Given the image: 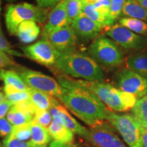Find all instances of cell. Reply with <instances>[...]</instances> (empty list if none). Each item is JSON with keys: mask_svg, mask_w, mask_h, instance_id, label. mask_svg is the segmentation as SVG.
I'll use <instances>...</instances> for the list:
<instances>
[{"mask_svg": "<svg viewBox=\"0 0 147 147\" xmlns=\"http://www.w3.org/2000/svg\"><path fill=\"white\" fill-rule=\"evenodd\" d=\"M57 79L63 87V93L59 100L73 115L90 128L107 121L109 109L94 93L63 74L59 75Z\"/></svg>", "mask_w": 147, "mask_h": 147, "instance_id": "1", "label": "cell"}, {"mask_svg": "<svg viewBox=\"0 0 147 147\" xmlns=\"http://www.w3.org/2000/svg\"><path fill=\"white\" fill-rule=\"evenodd\" d=\"M54 66L61 73L73 78L99 82L105 78L102 67L91 57L82 53H62Z\"/></svg>", "mask_w": 147, "mask_h": 147, "instance_id": "2", "label": "cell"}, {"mask_svg": "<svg viewBox=\"0 0 147 147\" xmlns=\"http://www.w3.org/2000/svg\"><path fill=\"white\" fill-rule=\"evenodd\" d=\"M74 81L94 93L111 111L128 112L132 110L137 102L138 99L134 95L121 91L110 84L84 80H74Z\"/></svg>", "mask_w": 147, "mask_h": 147, "instance_id": "3", "label": "cell"}, {"mask_svg": "<svg viewBox=\"0 0 147 147\" xmlns=\"http://www.w3.org/2000/svg\"><path fill=\"white\" fill-rule=\"evenodd\" d=\"M89 56L106 69L118 67L124 61V55L119 46L110 38L97 36L88 49Z\"/></svg>", "mask_w": 147, "mask_h": 147, "instance_id": "4", "label": "cell"}, {"mask_svg": "<svg viewBox=\"0 0 147 147\" xmlns=\"http://www.w3.org/2000/svg\"><path fill=\"white\" fill-rule=\"evenodd\" d=\"M47 18L45 9L25 2L8 5L5 14L7 29L12 36H16L18 27L23 22L33 21L42 23Z\"/></svg>", "mask_w": 147, "mask_h": 147, "instance_id": "5", "label": "cell"}, {"mask_svg": "<svg viewBox=\"0 0 147 147\" xmlns=\"http://www.w3.org/2000/svg\"><path fill=\"white\" fill-rule=\"evenodd\" d=\"M106 121L121 134L129 147H142V127L131 114L108 110Z\"/></svg>", "mask_w": 147, "mask_h": 147, "instance_id": "6", "label": "cell"}, {"mask_svg": "<svg viewBox=\"0 0 147 147\" xmlns=\"http://www.w3.org/2000/svg\"><path fill=\"white\" fill-rule=\"evenodd\" d=\"M18 69L19 76L30 89L44 92L58 100L61 97L63 87L52 77L26 68Z\"/></svg>", "mask_w": 147, "mask_h": 147, "instance_id": "7", "label": "cell"}, {"mask_svg": "<svg viewBox=\"0 0 147 147\" xmlns=\"http://www.w3.org/2000/svg\"><path fill=\"white\" fill-rule=\"evenodd\" d=\"M106 35L119 47L128 51H142L147 42L146 37L132 32L119 23L107 27Z\"/></svg>", "mask_w": 147, "mask_h": 147, "instance_id": "8", "label": "cell"}, {"mask_svg": "<svg viewBox=\"0 0 147 147\" xmlns=\"http://www.w3.org/2000/svg\"><path fill=\"white\" fill-rule=\"evenodd\" d=\"M115 81L118 89L131 93L137 99L142 98L147 95V78L127 67L117 72Z\"/></svg>", "mask_w": 147, "mask_h": 147, "instance_id": "9", "label": "cell"}, {"mask_svg": "<svg viewBox=\"0 0 147 147\" xmlns=\"http://www.w3.org/2000/svg\"><path fill=\"white\" fill-rule=\"evenodd\" d=\"M21 50L27 58L47 67L55 65L62 54L44 38L34 45L21 48Z\"/></svg>", "mask_w": 147, "mask_h": 147, "instance_id": "10", "label": "cell"}, {"mask_svg": "<svg viewBox=\"0 0 147 147\" xmlns=\"http://www.w3.org/2000/svg\"><path fill=\"white\" fill-rule=\"evenodd\" d=\"M88 141L94 147H128L114 131L108 121L89 129Z\"/></svg>", "mask_w": 147, "mask_h": 147, "instance_id": "11", "label": "cell"}, {"mask_svg": "<svg viewBox=\"0 0 147 147\" xmlns=\"http://www.w3.org/2000/svg\"><path fill=\"white\" fill-rule=\"evenodd\" d=\"M44 39L47 40L61 53L74 52L78 45V37L71 25L51 33Z\"/></svg>", "mask_w": 147, "mask_h": 147, "instance_id": "12", "label": "cell"}, {"mask_svg": "<svg viewBox=\"0 0 147 147\" xmlns=\"http://www.w3.org/2000/svg\"><path fill=\"white\" fill-rule=\"evenodd\" d=\"M49 112L54 120L69 129L73 133L87 140L89 136V130L79 123L69 113L65 106L59 104L49 110Z\"/></svg>", "mask_w": 147, "mask_h": 147, "instance_id": "13", "label": "cell"}, {"mask_svg": "<svg viewBox=\"0 0 147 147\" xmlns=\"http://www.w3.org/2000/svg\"><path fill=\"white\" fill-rule=\"evenodd\" d=\"M70 25L78 38L87 41L95 40L104 29L102 26L87 17L83 12Z\"/></svg>", "mask_w": 147, "mask_h": 147, "instance_id": "14", "label": "cell"}, {"mask_svg": "<svg viewBox=\"0 0 147 147\" xmlns=\"http://www.w3.org/2000/svg\"><path fill=\"white\" fill-rule=\"evenodd\" d=\"M69 25L66 11V0H63L55 5L51 11L47 18V22L42 31L43 38L55 31L58 30Z\"/></svg>", "mask_w": 147, "mask_h": 147, "instance_id": "15", "label": "cell"}, {"mask_svg": "<svg viewBox=\"0 0 147 147\" xmlns=\"http://www.w3.org/2000/svg\"><path fill=\"white\" fill-rule=\"evenodd\" d=\"M30 100L37 108L40 110H49L60 103L56 97L44 92L29 89Z\"/></svg>", "mask_w": 147, "mask_h": 147, "instance_id": "16", "label": "cell"}, {"mask_svg": "<svg viewBox=\"0 0 147 147\" xmlns=\"http://www.w3.org/2000/svg\"><path fill=\"white\" fill-rule=\"evenodd\" d=\"M40 33V27L36 22L27 21L20 24L18 27L16 36L23 43L28 44L35 41L39 36Z\"/></svg>", "mask_w": 147, "mask_h": 147, "instance_id": "17", "label": "cell"}, {"mask_svg": "<svg viewBox=\"0 0 147 147\" xmlns=\"http://www.w3.org/2000/svg\"><path fill=\"white\" fill-rule=\"evenodd\" d=\"M48 131L51 138L55 141L63 143L68 146L74 142L73 132L54 119L48 127Z\"/></svg>", "mask_w": 147, "mask_h": 147, "instance_id": "18", "label": "cell"}, {"mask_svg": "<svg viewBox=\"0 0 147 147\" xmlns=\"http://www.w3.org/2000/svg\"><path fill=\"white\" fill-rule=\"evenodd\" d=\"M125 63L126 67L147 78V54L144 51L128 56Z\"/></svg>", "mask_w": 147, "mask_h": 147, "instance_id": "19", "label": "cell"}, {"mask_svg": "<svg viewBox=\"0 0 147 147\" xmlns=\"http://www.w3.org/2000/svg\"><path fill=\"white\" fill-rule=\"evenodd\" d=\"M122 14L125 17L136 18L147 23V9L140 4L136 0H127Z\"/></svg>", "mask_w": 147, "mask_h": 147, "instance_id": "20", "label": "cell"}, {"mask_svg": "<svg viewBox=\"0 0 147 147\" xmlns=\"http://www.w3.org/2000/svg\"><path fill=\"white\" fill-rule=\"evenodd\" d=\"M0 80L4 82L5 85L11 86L20 91H29L30 89L16 71L0 68Z\"/></svg>", "mask_w": 147, "mask_h": 147, "instance_id": "21", "label": "cell"}, {"mask_svg": "<svg viewBox=\"0 0 147 147\" xmlns=\"http://www.w3.org/2000/svg\"><path fill=\"white\" fill-rule=\"evenodd\" d=\"M32 137L30 142L33 145H47L51 141L48 129L32 120L30 122Z\"/></svg>", "mask_w": 147, "mask_h": 147, "instance_id": "22", "label": "cell"}, {"mask_svg": "<svg viewBox=\"0 0 147 147\" xmlns=\"http://www.w3.org/2000/svg\"><path fill=\"white\" fill-rule=\"evenodd\" d=\"M131 115L142 127L147 129V95L138 99L131 110Z\"/></svg>", "mask_w": 147, "mask_h": 147, "instance_id": "23", "label": "cell"}, {"mask_svg": "<svg viewBox=\"0 0 147 147\" xmlns=\"http://www.w3.org/2000/svg\"><path fill=\"white\" fill-rule=\"evenodd\" d=\"M119 24L129 29L132 32L147 38V23L129 17H123L119 20Z\"/></svg>", "mask_w": 147, "mask_h": 147, "instance_id": "24", "label": "cell"}, {"mask_svg": "<svg viewBox=\"0 0 147 147\" xmlns=\"http://www.w3.org/2000/svg\"><path fill=\"white\" fill-rule=\"evenodd\" d=\"M82 12L90 19L100 25L104 29H106L107 27L114 25V22L110 21L108 18L102 15L100 12H98L95 8L93 4H84Z\"/></svg>", "mask_w": 147, "mask_h": 147, "instance_id": "25", "label": "cell"}, {"mask_svg": "<svg viewBox=\"0 0 147 147\" xmlns=\"http://www.w3.org/2000/svg\"><path fill=\"white\" fill-rule=\"evenodd\" d=\"M6 119L13 126L29 123L34 117L29 115L13 105L6 115Z\"/></svg>", "mask_w": 147, "mask_h": 147, "instance_id": "26", "label": "cell"}, {"mask_svg": "<svg viewBox=\"0 0 147 147\" xmlns=\"http://www.w3.org/2000/svg\"><path fill=\"white\" fill-rule=\"evenodd\" d=\"M3 90H4L5 99L9 101L12 105L29 100L30 98L29 91H20L8 85H5Z\"/></svg>", "mask_w": 147, "mask_h": 147, "instance_id": "27", "label": "cell"}, {"mask_svg": "<svg viewBox=\"0 0 147 147\" xmlns=\"http://www.w3.org/2000/svg\"><path fill=\"white\" fill-rule=\"evenodd\" d=\"M84 5L82 0H66V11L69 25L82 13Z\"/></svg>", "mask_w": 147, "mask_h": 147, "instance_id": "28", "label": "cell"}, {"mask_svg": "<svg viewBox=\"0 0 147 147\" xmlns=\"http://www.w3.org/2000/svg\"><path fill=\"white\" fill-rule=\"evenodd\" d=\"M10 135L19 140L24 141V142H30L31 137H32L30 123L21 125L14 126L13 130Z\"/></svg>", "mask_w": 147, "mask_h": 147, "instance_id": "29", "label": "cell"}, {"mask_svg": "<svg viewBox=\"0 0 147 147\" xmlns=\"http://www.w3.org/2000/svg\"><path fill=\"white\" fill-rule=\"evenodd\" d=\"M33 120L48 129L52 123L53 119L49 110H40L36 108Z\"/></svg>", "mask_w": 147, "mask_h": 147, "instance_id": "30", "label": "cell"}, {"mask_svg": "<svg viewBox=\"0 0 147 147\" xmlns=\"http://www.w3.org/2000/svg\"><path fill=\"white\" fill-rule=\"evenodd\" d=\"M126 1L127 0H111L108 16L114 23L122 14L123 9Z\"/></svg>", "mask_w": 147, "mask_h": 147, "instance_id": "31", "label": "cell"}, {"mask_svg": "<svg viewBox=\"0 0 147 147\" xmlns=\"http://www.w3.org/2000/svg\"><path fill=\"white\" fill-rule=\"evenodd\" d=\"M0 51H3L9 55H12V56H16V57H23L24 55L23 53L19 52V51H16L11 46L9 42L7 41L5 39V37L1 32V27H0Z\"/></svg>", "mask_w": 147, "mask_h": 147, "instance_id": "32", "label": "cell"}, {"mask_svg": "<svg viewBox=\"0 0 147 147\" xmlns=\"http://www.w3.org/2000/svg\"><path fill=\"white\" fill-rule=\"evenodd\" d=\"M31 142H24L12 137L10 135L5 138L3 140V147H31L32 146Z\"/></svg>", "mask_w": 147, "mask_h": 147, "instance_id": "33", "label": "cell"}, {"mask_svg": "<svg viewBox=\"0 0 147 147\" xmlns=\"http://www.w3.org/2000/svg\"><path fill=\"white\" fill-rule=\"evenodd\" d=\"M19 67L17 64L8 54L0 51V68L17 69Z\"/></svg>", "mask_w": 147, "mask_h": 147, "instance_id": "34", "label": "cell"}, {"mask_svg": "<svg viewBox=\"0 0 147 147\" xmlns=\"http://www.w3.org/2000/svg\"><path fill=\"white\" fill-rule=\"evenodd\" d=\"M14 126L4 118L0 119V137L6 138L12 134Z\"/></svg>", "mask_w": 147, "mask_h": 147, "instance_id": "35", "label": "cell"}, {"mask_svg": "<svg viewBox=\"0 0 147 147\" xmlns=\"http://www.w3.org/2000/svg\"><path fill=\"white\" fill-rule=\"evenodd\" d=\"M110 3H111V0H102V1H98V2L95 3L93 5L95 7V8L98 12H100L102 15L109 18L108 15H109Z\"/></svg>", "mask_w": 147, "mask_h": 147, "instance_id": "36", "label": "cell"}, {"mask_svg": "<svg viewBox=\"0 0 147 147\" xmlns=\"http://www.w3.org/2000/svg\"><path fill=\"white\" fill-rule=\"evenodd\" d=\"M62 1L63 0H36V2L38 6L46 9L50 7H55Z\"/></svg>", "mask_w": 147, "mask_h": 147, "instance_id": "37", "label": "cell"}, {"mask_svg": "<svg viewBox=\"0 0 147 147\" xmlns=\"http://www.w3.org/2000/svg\"><path fill=\"white\" fill-rule=\"evenodd\" d=\"M12 106L13 105L7 100L0 104V119L4 118Z\"/></svg>", "mask_w": 147, "mask_h": 147, "instance_id": "38", "label": "cell"}, {"mask_svg": "<svg viewBox=\"0 0 147 147\" xmlns=\"http://www.w3.org/2000/svg\"><path fill=\"white\" fill-rule=\"evenodd\" d=\"M49 147H69V146L65 144H63V143L53 140L51 142L50 145H49Z\"/></svg>", "mask_w": 147, "mask_h": 147, "instance_id": "39", "label": "cell"}, {"mask_svg": "<svg viewBox=\"0 0 147 147\" xmlns=\"http://www.w3.org/2000/svg\"><path fill=\"white\" fill-rule=\"evenodd\" d=\"M142 147H147V129L142 127Z\"/></svg>", "mask_w": 147, "mask_h": 147, "instance_id": "40", "label": "cell"}, {"mask_svg": "<svg viewBox=\"0 0 147 147\" xmlns=\"http://www.w3.org/2000/svg\"><path fill=\"white\" fill-rule=\"evenodd\" d=\"M82 1H83L84 4H94V3L102 1V0H82Z\"/></svg>", "mask_w": 147, "mask_h": 147, "instance_id": "41", "label": "cell"}, {"mask_svg": "<svg viewBox=\"0 0 147 147\" xmlns=\"http://www.w3.org/2000/svg\"><path fill=\"white\" fill-rule=\"evenodd\" d=\"M136 1L144 8L147 9V0H136Z\"/></svg>", "mask_w": 147, "mask_h": 147, "instance_id": "42", "label": "cell"}, {"mask_svg": "<svg viewBox=\"0 0 147 147\" xmlns=\"http://www.w3.org/2000/svg\"><path fill=\"white\" fill-rule=\"evenodd\" d=\"M5 100L6 99H5V94H3V93H2V92H0V104L4 102Z\"/></svg>", "mask_w": 147, "mask_h": 147, "instance_id": "43", "label": "cell"}, {"mask_svg": "<svg viewBox=\"0 0 147 147\" xmlns=\"http://www.w3.org/2000/svg\"><path fill=\"white\" fill-rule=\"evenodd\" d=\"M31 147H47V145H32Z\"/></svg>", "mask_w": 147, "mask_h": 147, "instance_id": "44", "label": "cell"}, {"mask_svg": "<svg viewBox=\"0 0 147 147\" xmlns=\"http://www.w3.org/2000/svg\"><path fill=\"white\" fill-rule=\"evenodd\" d=\"M142 51H144V53H146V54H147V42H146V46H145V47H144V49H143L142 50Z\"/></svg>", "mask_w": 147, "mask_h": 147, "instance_id": "45", "label": "cell"}, {"mask_svg": "<svg viewBox=\"0 0 147 147\" xmlns=\"http://www.w3.org/2000/svg\"><path fill=\"white\" fill-rule=\"evenodd\" d=\"M0 14H1V0H0Z\"/></svg>", "mask_w": 147, "mask_h": 147, "instance_id": "46", "label": "cell"}, {"mask_svg": "<svg viewBox=\"0 0 147 147\" xmlns=\"http://www.w3.org/2000/svg\"><path fill=\"white\" fill-rule=\"evenodd\" d=\"M0 147H3V146H2V144H1V142H0Z\"/></svg>", "mask_w": 147, "mask_h": 147, "instance_id": "47", "label": "cell"}, {"mask_svg": "<svg viewBox=\"0 0 147 147\" xmlns=\"http://www.w3.org/2000/svg\"><path fill=\"white\" fill-rule=\"evenodd\" d=\"M7 1H14V0H7Z\"/></svg>", "mask_w": 147, "mask_h": 147, "instance_id": "48", "label": "cell"}]
</instances>
